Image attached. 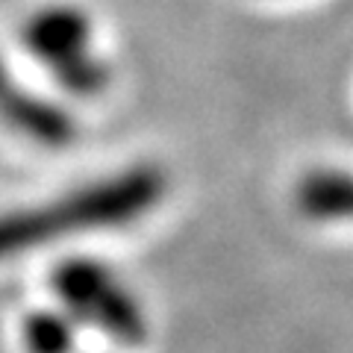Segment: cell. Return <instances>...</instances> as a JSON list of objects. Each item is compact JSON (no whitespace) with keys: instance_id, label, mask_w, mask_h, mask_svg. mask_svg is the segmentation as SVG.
I'll return each instance as SVG.
<instances>
[{"instance_id":"2","label":"cell","mask_w":353,"mask_h":353,"mask_svg":"<svg viewBox=\"0 0 353 353\" xmlns=\"http://www.w3.org/2000/svg\"><path fill=\"white\" fill-rule=\"evenodd\" d=\"M53 294L74 321L92 324L106 339L124 347H139L148 339V315L139 297L109 265L74 256L53 268Z\"/></svg>"},{"instance_id":"1","label":"cell","mask_w":353,"mask_h":353,"mask_svg":"<svg viewBox=\"0 0 353 353\" xmlns=\"http://www.w3.org/2000/svg\"><path fill=\"white\" fill-rule=\"evenodd\" d=\"M168 194V176L150 162L97 176L48 203L0 215V262L62 239L130 227Z\"/></svg>"},{"instance_id":"3","label":"cell","mask_w":353,"mask_h":353,"mask_svg":"<svg viewBox=\"0 0 353 353\" xmlns=\"http://www.w3.org/2000/svg\"><path fill=\"white\" fill-rule=\"evenodd\" d=\"M0 124L48 150H62L77 139V121L68 109L36 94L27 85H18L3 57H0Z\"/></svg>"},{"instance_id":"6","label":"cell","mask_w":353,"mask_h":353,"mask_svg":"<svg viewBox=\"0 0 353 353\" xmlns=\"http://www.w3.org/2000/svg\"><path fill=\"white\" fill-rule=\"evenodd\" d=\"M24 345L27 353H74L77 327L68 312L41 309L24 321Z\"/></svg>"},{"instance_id":"7","label":"cell","mask_w":353,"mask_h":353,"mask_svg":"<svg viewBox=\"0 0 353 353\" xmlns=\"http://www.w3.org/2000/svg\"><path fill=\"white\" fill-rule=\"evenodd\" d=\"M50 77L62 92L88 101V97H101L109 88V83H112V68H109V62L97 50H88L83 57L71 59L68 65L57 68Z\"/></svg>"},{"instance_id":"4","label":"cell","mask_w":353,"mask_h":353,"mask_svg":"<svg viewBox=\"0 0 353 353\" xmlns=\"http://www.w3.org/2000/svg\"><path fill=\"white\" fill-rule=\"evenodd\" d=\"M92 18L77 3H48L36 9L21 27V44L48 74L92 50Z\"/></svg>"},{"instance_id":"5","label":"cell","mask_w":353,"mask_h":353,"mask_svg":"<svg viewBox=\"0 0 353 353\" xmlns=\"http://www.w3.org/2000/svg\"><path fill=\"white\" fill-rule=\"evenodd\" d=\"M294 206L315 224H350L353 221V171L315 168L294 185Z\"/></svg>"}]
</instances>
